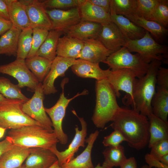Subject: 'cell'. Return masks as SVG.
Instances as JSON below:
<instances>
[{
    "instance_id": "1",
    "label": "cell",
    "mask_w": 168,
    "mask_h": 168,
    "mask_svg": "<svg viewBox=\"0 0 168 168\" xmlns=\"http://www.w3.org/2000/svg\"><path fill=\"white\" fill-rule=\"evenodd\" d=\"M110 126L119 131L131 147L137 150L145 148L149 139L148 117L128 107H120Z\"/></svg>"
},
{
    "instance_id": "2",
    "label": "cell",
    "mask_w": 168,
    "mask_h": 168,
    "mask_svg": "<svg viewBox=\"0 0 168 168\" xmlns=\"http://www.w3.org/2000/svg\"><path fill=\"white\" fill-rule=\"evenodd\" d=\"M162 62L158 60L150 63L146 74L137 78L133 97L126 106L148 117L152 113L151 101L156 91V75Z\"/></svg>"
},
{
    "instance_id": "3",
    "label": "cell",
    "mask_w": 168,
    "mask_h": 168,
    "mask_svg": "<svg viewBox=\"0 0 168 168\" xmlns=\"http://www.w3.org/2000/svg\"><path fill=\"white\" fill-rule=\"evenodd\" d=\"M95 91L96 103L91 119L96 127L103 128L113 121L120 106L115 93L107 79L96 81Z\"/></svg>"
},
{
    "instance_id": "4",
    "label": "cell",
    "mask_w": 168,
    "mask_h": 168,
    "mask_svg": "<svg viewBox=\"0 0 168 168\" xmlns=\"http://www.w3.org/2000/svg\"><path fill=\"white\" fill-rule=\"evenodd\" d=\"M8 134L14 145L27 148L50 150L59 142L54 132L40 126H27L11 129Z\"/></svg>"
},
{
    "instance_id": "5",
    "label": "cell",
    "mask_w": 168,
    "mask_h": 168,
    "mask_svg": "<svg viewBox=\"0 0 168 168\" xmlns=\"http://www.w3.org/2000/svg\"><path fill=\"white\" fill-rule=\"evenodd\" d=\"M25 102L21 99L6 98L0 101V127L13 129L30 125L43 127L22 111L21 106Z\"/></svg>"
},
{
    "instance_id": "6",
    "label": "cell",
    "mask_w": 168,
    "mask_h": 168,
    "mask_svg": "<svg viewBox=\"0 0 168 168\" xmlns=\"http://www.w3.org/2000/svg\"><path fill=\"white\" fill-rule=\"evenodd\" d=\"M124 46L130 52L137 53L146 63L158 60L168 63V46L157 42L147 31L140 39L131 40L127 39Z\"/></svg>"
},
{
    "instance_id": "7",
    "label": "cell",
    "mask_w": 168,
    "mask_h": 168,
    "mask_svg": "<svg viewBox=\"0 0 168 168\" xmlns=\"http://www.w3.org/2000/svg\"><path fill=\"white\" fill-rule=\"evenodd\" d=\"M103 63L107 64L112 71L122 68L129 69L137 78L146 74L149 66V63L144 62L138 54H132L125 46L112 53Z\"/></svg>"
},
{
    "instance_id": "8",
    "label": "cell",
    "mask_w": 168,
    "mask_h": 168,
    "mask_svg": "<svg viewBox=\"0 0 168 168\" xmlns=\"http://www.w3.org/2000/svg\"><path fill=\"white\" fill-rule=\"evenodd\" d=\"M64 85L63 83L61 85L62 92L56 104L50 108H45V111L49 116L52 123L54 132L59 142L63 145L66 144L68 141V135L64 132L62 128V122L67 108L72 100L79 96L87 94L89 92L87 90L85 89L82 92H78L72 98L68 99L64 95Z\"/></svg>"
},
{
    "instance_id": "9",
    "label": "cell",
    "mask_w": 168,
    "mask_h": 168,
    "mask_svg": "<svg viewBox=\"0 0 168 168\" xmlns=\"http://www.w3.org/2000/svg\"><path fill=\"white\" fill-rule=\"evenodd\" d=\"M44 95L42 83L40 82L32 97L23 104L21 109L30 117L53 132L52 123L44 106Z\"/></svg>"
},
{
    "instance_id": "10",
    "label": "cell",
    "mask_w": 168,
    "mask_h": 168,
    "mask_svg": "<svg viewBox=\"0 0 168 168\" xmlns=\"http://www.w3.org/2000/svg\"><path fill=\"white\" fill-rule=\"evenodd\" d=\"M25 60L16 58L9 63L0 65V73L15 78L21 89L26 87L29 91L34 92L40 82L27 66Z\"/></svg>"
},
{
    "instance_id": "11",
    "label": "cell",
    "mask_w": 168,
    "mask_h": 168,
    "mask_svg": "<svg viewBox=\"0 0 168 168\" xmlns=\"http://www.w3.org/2000/svg\"><path fill=\"white\" fill-rule=\"evenodd\" d=\"M136 79L133 72L128 68L111 71L107 79L113 87L117 97L119 98L120 96V91L126 93L122 99L125 106L132 98Z\"/></svg>"
},
{
    "instance_id": "12",
    "label": "cell",
    "mask_w": 168,
    "mask_h": 168,
    "mask_svg": "<svg viewBox=\"0 0 168 168\" xmlns=\"http://www.w3.org/2000/svg\"><path fill=\"white\" fill-rule=\"evenodd\" d=\"M72 113L78 119L81 125V129H79L77 125L75 128V136L68 148L64 151H59L56 146L50 150L56 156L59 166L61 167L74 158L76 153L77 152L80 147H85L86 137L87 134V124L84 118L79 117L74 110L72 111Z\"/></svg>"
},
{
    "instance_id": "13",
    "label": "cell",
    "mask_w": 168,
    "mask_h": 168,
    "mask_svg": "<svg viewBox=\"0 0 168 168\" xmlns=\"http://www.w3.org/2000/svg\"><path fill=\"white\" fill-rule=\"evenodd\" d=\"M46 12L51 21V30H57L63 34H66L70 28L81 21L78 7L67 10L46 9Z\"/></svg>"
},
{
    "instance_id": "14",
    "label": "cell",
    "mask_w": 168,
    "mask_h": 168,
    "mask_svg": "<svg viewBox=\"0 0 168 168\" xmlns=\"http://www.w3.org/2000/svg\"><path fill=\"white\" fill-rule=\"evenodd\" d=\"M76 60L56 57L52 61L48 73L42 83L45 95L54 94L57 92L54 85L55 80L59 77L65 76V72L76 63Z\"/></svg>"
},
{
    "instance_id": "15",
    "label": "cell",
    "mask_w": 168,
    "mask_h": 168,
    "mask_svg": "<svg viewBox=\"0 0 168 168\" xmlns=\"http://www.w3.org/2000/svg\"><path fill=\"white\" fill-rule=\"evenodd\" d=\"M101 24L97 39L107 49L113 53L124 46L127 38L115 24L110 21Z\"/></svg>"
},
{
    "instance_id": "16",
    "label": "cell",
    "mask_w": 168,
    "mask_h": 168,
    "mask_svg": "<svg viewBox=\"0 0 168 168\" xmlns=\"http://www.w3.org/2000/svg\"><path fill=\"white\" fill-rule=\"evenodd\" d=\"M32 29L39 28L51 30L52 24L41 0H21Z\"/></svg>"
},
{
    "instance_id": "17",
    "label": "cell",
    "mask_w": 168,
    "mask_h": 168,
    "mask_svg": "<svg viewBox=\"0 0 168 168\" xmlns=\"http://www.w3.org/2000/svg\"><path fill=\"white\" fill-rule=\"evenodd\" d=\"M83 41V46L78 59L99 64L100 62L103 63L112 53L97 39H90Z\"/></svg>"
},
{
    "instance_id": "18",
    "label": "cell",
    "mask_w": 168,
    "mask_h": 168,
    "mask_svg": "<svg viewBox=\"0 0 168 168\" xmlns=\"http://www.w3.org/2000/svg\"><path fill=\"white\" fill-rule=\"evenodd\" d=\"M72 72L77 76L83 78H92L96 81L107 79L111 70L110 68L103 70L99 64L78 59L71 67Z\"/></svg>"
},
{
    "instance_id": "19",
    "label": "cell",
    "mask_w": 168,
    "mask_h": 168,
    "mask_svg": "<svg viewBox=\"0 0 168 168\" xmlns=\"http://www.w3.org/2000/svg\"><path fill=\"white\" fill-rule=\"evenodd\" d=\"M57 161L50 150L34 147L23 165L25 168H49Z\"/></svg>"
},
{
    "instance_id": "20",
    "label": "cell",
    "mask_w": 168,
    "mask_h": 168,
    "mask_svg": "<svg viewBox=\"0 0 168 168\" xmlns=\"http://www.w3.org/2000/svg\"><path fill=\"white\" fill-rule=\"evenodd\" d=\"M12 26L21 30L31 27L26 6L21 0H5Z\"/></svg>"
},
{
    "instance_id": "21",
    "label": "cell",
    "mask_w": 168,
    "mask_h": 168,
    "mask_svg": "<svg viewBox=\"0 0 168 168\" xmlns=\"http://www.w3.org/2000/svg\"><path fill=\"white\" fill-rule=\"evenodd\" d=\"M81 21L101 24L111 21L110 14L103 8L84 0L78 7Z\"/></svg>"
},
{
    "instance_id": "22",
    "label": "cell",
    "mask_w": 168,
    "mask_h": 168,
    "mask_svg": "<svg viewBox=\"0 0 168 168\" xmlns=\"http://www.w3.org/2000/svg\"><path fill=\"white\" fill-rule=\"evenodd\" d=\"M32 148L14 145L0 157L1 168H17L22 166Z\"/></svg>"
},
{
    "instance_id": "23",
    "label": "cell",
    "mask_w": 168,
    "mask_h": 168,
    "mask_svg": "<svg viewBox=\"0 0 168 168\" xmlns=\"http://www.w3.org/2000/svg\"><path fill=\"white\" fill-rule=\"evenodd\" d=\"M125 16L137 26L148 31L158 43L163 44L166 41L168 30L157 22L147 20L134 14Z\"/></svg>"
},
{
    "instance_id": "24",
    "label": "cell",
    "mask_w": 168,
    "mask_h": 168,
    "mask_svg": "<svg viewBox=\"0 0 168 168\" xmlns=\"http://www.w3.org/2000/svg\"><path fill=\"white\" fill-rule=\"evenodd\" d=\"M102 24L87 21H81L70 28L66 34L82 41L97 39Z\"/></svg>"
},
{
    "instance_id": "25",
    "label": "cell",
    "mask_w": 168,
    "mask_h": 168,
    "mask_svg": "<svg viewBox=\"0 0 168 168\" xmlns=\"http://www.w3.org/2000/svg\"><path fill=\"white\" fill-rule=\"evenodd\" d=\"M99 134L98 130L91 133L86 139L87 145L83 152L68 163L62 166L61 168H93L91 153L94 144Z\"/></svg>"
},
{
    "instance_id": "26",
    "label": "cell",
    "mask_w": 168,
    "mask_h": 168,
    "mask_svg": "<svg viewBox=\"0 0 168 168\" xmlns=\"http://www.w3.org/2000/svg\"><path fill=\"white\" fill-rule=\"evenodd\" d=\"M83 44V41L66 34L59 39L57 56L68 58H78Z\"/></svg>"
},
{
    "instance_id": "27",
    "label": "cell",
    "mask_w": 168,
    "mask_h": 168,
    "mask_svg": "<svg viewBox=\"0 0 168 168\" xmlns=\"http://www.w3.org/2000/svg\"><path fill=\"white\" fill-rule=\"evenodd\" d=\"M110 18L111 21L116 25L128 39H139L142 37L145 34L146 30L145 29L123 16L111 14Z\"/></svg>"
},
{
    "instance_id": "28",
    "label": "cell",
    "mask_w": 168,
    "mask_h": 168,
    "mask_svg": "<svg viewBox=\"0 0 168 168\" xmlns=\"http://www.w3.org/2000/svg\"><path fill=\"white\" fill-rule=\"evenodd\" d=\"M149 123V148L156 142L168 139V122H166L153 114L148 117Z\"/></svg>"
},
{
    "instance_id": "29",
    "label": "cell",
    "mask_w": 168,
    "mask_h": 168,
    "mask_svg": "<svg viewBox=\"0 0 168 168\" xmlns=\"http://www.w3.org/2000/svg\"><path fill=\"white\" fill-rule=\"evenodd\" d=\"M22 30L13 26L0 38V55L16 57L19 38Z\"/></svg>"
},
{
    "instance_id": "30",
    "label": "cell",
    "mask_w": 168,
    "mask_h": 168,
    "mask_svg": "<svg viewBox=\"0 0 168 168\" xmlns=\"http://www.w3.org/2000/svg\"><path fill=\"white\" fill-rule=\"evenodd\" d=\"M156 91L151 101L153 114L168 122V90L156 86Z\"/></svg>"
},
{
    "instance_id": "31",
    "label": "cell",
    "mask_w": 168,
    "mask_h": 168,
    "mask_svg": "<svg viewBox=\"0 0 168 168\" xmlns=\"http://www.w3.org/2000/svg\"><path fill=\"white\" fill-rule=\"evenodd\" d=\"M63 34L62 32L57 30H49L47 37L35 56H41L52 61L57 56L58 40Z\"/></svg>"
},
{
    "instance_id": "32",
    "label": "cell",
    "mask_w": 168,
    "mask_h": 168,
    "mask_svg": "<svg viewBox=\"0 0 168 168\" xmlns=\"http://www.w3.org/2000/svg\"><path fill=\"white\" fill-rule=\"evenodd\" d=\"M25 60L29 69L39 82L42 83L50 70L52 61L39 56L27 58Z\"/></svg>"
},
{
    "instance_id": "33",
    "label": "cell",
    "mask_w": 168,
    "mask_h": 168,
    "mask_svg": "<svg viewBox=\"0 0 168 168\" xmlns=\"http://www.w3.org/2000/svg\"><path fill=\"white\" fill-rule=\"evenodd\" d=\"M104 158L103 165L111 168L120 166L127 159L124 147L120 145L116 147H108L102 152Z\"/></svg>"
},
{
    "instance_id": "34",
    "label": "cell",
    "mask_w": 168,
    "mask_h": 168,
    "mask_svg": "<svg viewBox=\"0 0 168 168\" xmlns=\"http://www.w3.org/2000/svg\"><path fill=\"white\" fill-rule=\"evenodd\" d=\"M0 93L7 99H19L25 101L30 99L22 92L17 84H14L4 77H0Z\"/></svg>"
},
{
    "instance_id": "35",
    "label": "cell",
    "mask_w": 168,
    "mask_h": 168,
    "mask_svg": "<svg viewBox=\"0 0 168 168\" xmlns=\"http://www.w3.org/2000/svg\"><path fill=\"white\" fill-rule=\"evenodd\" d=\"M33 30L28 28L22 30L19 38L16 59H25L32 47Z\"/></svg>"
},
{
    "instance_id": "36",
    "label": "cell",
    "mask_w": 168,
    "mask_h": 168,
    "mask_svg": "<svg viewBox=\"0 0 168 168\" xmlns=\"http://www.w3.org/2000/svg\"><path fill=\"white\" fill-rule=\"evenodd\" d=\"M137 0H111L110 14L127 15L134 14Z\"/></svg>"
},
{
    "instance_id": "37",
    "label": "cell",
    "mask_w": 168,
    "mask_h": 168,
    "mask_svg": "<svg viewBox=\"0 0 168 168\" xmlns=\"http://www.w3.org/2000/svg\"><path fill=\"white\" fill-rule=\"evenodd\" d=\"M150 21L157 22L166 28L168 25V0H160L151 16Z\"/></svg>"
},
{
    "instance_id": "38",
    "label": "cell",
    "mask_w": 168,
    "mask_h": 168,
    "mask_svg": "<svg viewBox=\"0 0 168 168\" xmlns=\"http://www.w3.org/2000/svg\"><path fill=\"white\" fill-rule=\"evenodd\" d=\"M160 0H137L134 14L149 20L152 14Z\"/></svg>"
},
{
    "instance_id": "39",
    "label": "cell",
    "mask_w": 168,
    "mask_h": 168,
    "mask_svg": "<svg viewBox=\"0 0 168 168\" xmlns=\"http://www.w3.org/2000/svg\"><path fill=\"white\" fill-rule=\"evenodd\" d=\"M32 30L31 49L26 58L35 56L47 37L49 31L47 29L37 27L34 28Z\"/></svg>"
},
{
    "instance_id": "40",
    "label": "cell",
    "mask_w": 168,
    "mask_h": 168,
    "mask_svg": "<svg viewBox=\"0 0 168 168\" xmlns=\"http://www.w3.org/2000/svg\"><path fill=\"white\" fill-rule=\"evenodd\" d=\"M84 0H41L44 7L62 9L78 7Z\"/></svg>"
},
{
    "instance_id": "41",
    "label": "cell",
    "mask_w": 168,
    "mask_h": 168,
    "mask_svg": "<svg viewBox=\"0 0 168 168\" xmlns=\"http://www.w3.org/2000/svg\"><path fill=\"white\" fill-rule=\"evenodd\" d=\"M124 141L126 140L122 134L118 130L114 129L110 135L104 137L102 143L105 147H116Z\"/></svg>"
},
{
    "instance_id": "42",
    "label": "cell",
    "mask_w": 168,
    "mask_h": 168,
    "mask_svg": "<svg viewBox=\"0 0 168 168\" xmlns=\"http://www.w3.org/2000/svg\"><path fill=\"white\" fill-rule=\"evenodd\" d=\"M150 154L158 159L162 156L168 154V139L160 141L151 148Z\"/></svg>"
},
{
    "instance_id": "43",
    "label": "cell",
    "mask_w": 168,
    "mask_h": 168,
    "mask_svg": "<svg viewBox=\"0 0 168 168\" xmlns=\"http://www.w3.org/2000/svg\"><path fill=\"white\" fill-rule=\"evenodd\" d=\"M157 86L168 90V69L160 66L157 71L156 77Z\"/></svg>"
},
{
    "instance_id": "44",
    "label": "cell",
    "mask_w": 168,
    "mask_h": 168,
    "mask_svg": "<svg viewBox=\"0 0 168 168\" xmlns=\"http://www.w3.org/2000/svg\"><path fill=\"white\" fill-rule=\"evenodd\" d=\"M144 158L147 165L150 167L168 168V166L163 164L158 159L152 156L150 153L146 154Z\"/></svg>"
},
{
    "instance_id": "45",
    "label": "cell",
    "mask_w": 168,
    "mask_h": 168,
    "mask_svg": "<svg viewBox=\"0 0 168 168\" xmlns=\"http://www.w3.org/2000/svg\"><path fill=\"white\" fill-rule=\"evenodd\" d=\"M14 145L11 139L8 136H7L4 140L0 142V157Z\"/></svg>"
},
{
    "instance_id": "46",
    "label": "cell",
    "mask_w": 168,
    "mask_h": 168,
    "mask_svg": "<svg viewBox=\"0 0 168 168\" xmlns=\"http://www.w3.org/2000/svg\"><path fill=\"white\" fill-rule=\"evenodd\" d=\"M91 3L102 7L110 13L111 0H88Z\"/></svg>"
},
{
    "instance_id": "47",
    "label": "cell",
    "mask_w": 168,
    "mask_h": 168,
    "mask_svg": "<svg viewBox=\"0 0 168 168\" xmlns=\"http://www.w3.org/2000/svg\"><path fill=\"white\" fill-rule=\"evenodd\" d=\"M12 26L10 20L0 17V35L2 36L10 29Z\"/></svg>"
},
{
    "instance_id": "48",
    "label": "cell",
    "mask_w": 168,
    "mask_h": 168,
    "mask_svg": "<svg viewBox=\"0 0 168 168\" xmlns=\"http://www.w3.org/2000/svg\"><path fill=\"white\" fill-rule=\"evenodd\" d=\"M0 17L10 20L8 7L5 0H0Z\"/></svg>"
},
{
    "instance_id": "49",
    "label": "cell",
    "mask_w": 168,
    "mask_h": 168,
    "mask_svg": "<svg viewBox=\"0 0 168 168\" xmlns=\"http://www.w3.org/2000/svg\"><path fill=\"white\" fill-rule=\"evenodd\" d=\"M120 168H137V161L133 156L127 158L120 166Z\"/></svg>"
},
{
    "instance_id": "50",
    "label": "cell",
    "mask_w": 168,
    "mask_h": 168,
    "mask_svg": "<svg viewBox=\"0 0 168 168\" xmlns=\"http://www.w3.org/2000/svg\"><path fill=\"white\" fill-rule=\"evenodd\" d=\"M158 160L163 164L168 166V154L162 156Z\"/></svg>"
},
{
    "instance_id": "51",
    "label": "cell",
    "mask_w": 168,
    "mask_h": 168,
    "mask_svg": "<svg viewBox=\"0 0 168 168\" xmlns=\"http://www.w3.org/2000/svg\"><path fill=\"white\" fill-rule=\"evenodd\" d=\"M6 130V129L0 127V139L3 137Z\"/></svg>"
},
{
    "instance_id": "52",
    "label": "cell",
    "mask_w": 168,
    "mask_h": 168,
    "mask_svg": "<svg viewBox=\"0 0 168 168\" xmlns=\"http://www.w3.org/2000/svg\"><path fill=\"white\" fill-rule=\"evenodd\" d=\"M93 168H111L108 166L102 165V166L100 165V163H98L96 166L94 167Z\"/></svg>"
},
{
    "instance_id": "53",
    "label": "cell",
    "mask_w": 168,
    "mask_h": 168,
    "mask_svg": "<svg viewBox=\"0 0 168 168\" xmlns=\"http://www.w3.org/2000/svg\"><path fill=\"white\" fill-rule=\"evenodd\" d=\"M49 168H61V167L59 166L57 161Z\"/></svg>"
},
{
    "instance_id": "54",
    "label": "cell",
    "mask_w": 168,
    "mask_h": 168,
    "mask_svg": "<svg viewBox=\"0 0 168 168\" xmlns=\"http://www.w3.org/2000/svg\"><path fill=\"white\" fill-rule=\"evenodd\" d=\"M5 98H6L0 93V101L5 99Z\"/></svg>"
},
{
    "instance_id": "55",
    "label": "cell",
    "mask_w": 168,
    "mask_h": 168,
    "mask_svg": "<svg viewBox=\"0 0 168 168\" xmlns=\"http://www.w3.org/2000/svg\"><path fill=\"white\" fill-rule=\"evenodd\" d=\"M141 168H151L149 167L147 165H145L142 166Z\"/></svg>"
},
{
    "instance_id": "56",
    "label": "cell",
    "mask_w": 168,
    "mask_h": 168,
    "mask_svg": "<svg viewBox=\"0 0 168 168\" xmlns=\"http://www.w3.org/2000/svg\"><path fill=\"white\" fill-rule=\"evenodd\" d=\"M17 168H25L24 166L23 165H22V166H20V167H18Z\"/></svg>"
},
{
    "instance_id": "57",
    "label": "cell",
    "mask_w": 168,
    "mask_h": 168,
    "mask_svg": "<svg viewBox=\"0 0 168 168\" xmlns=\"http://www.w3.org/2000/svg\"><path fill=\"white\" fill-rule=\"evenodd\" d=\"M0 168H1V167H0Z\"/></svg>"
}]
</instances>
